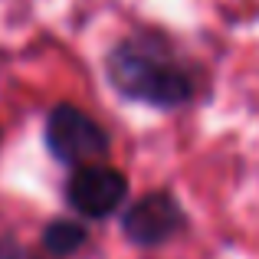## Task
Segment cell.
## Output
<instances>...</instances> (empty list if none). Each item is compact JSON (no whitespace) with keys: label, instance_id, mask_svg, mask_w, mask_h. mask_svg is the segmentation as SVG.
Returning <instances> with one entry per match:
<instances>
[{"label":"cell","instance_id":"5","mask_svg":"<svg viewBox=\"0 0 259 259\" xmlns=\"http://www.w3.org/2000/svg\"><path fill=\"white\" fill-rule=\"evenodd\" d=\"M82 243H85V230H82V223H76V220H53L43 233V246L50 249L53 256H69V253H76Z\"/></svg>","mask_w":259,"mask_h":259},{"label":"cell","instance_id":"3","mask_svg":"<svg viewBox=\"0 0 259 259\" xmlns=\"http://www.w3.org/2000/svg\"><path fill=\"white\" fill-rule=\"evenodd\" d=\"M128 194L125 174L105 164H92V167H79V174L69 181V207L79 210L82 217H108L112 210L121 207Z\"/></svg>","mask_w":259,"mask_h":259},{"label":"cell","instance_id":"4","mask_svg":"<svg viewBox=\"0 0 259 259\" xmlns=\"http://www.w3.org/2000/svg\"><path fill=\"white\" fill-rule=\"evenodd\" d=\"M184 227V213L171 194H148L125 213V233L141 246H158Z\"/></svg>","mask_w":259,"mask_h":259},{"label":"cell","instance_id":"2","mask_svg":"<svg viewBox=\"0 0 259 259\" xmlns=\"http://www.w3.org/2000/svg\"><path fill=\"white\" fill-rule=\"evenodd\" d=\"M46 145L63 164L92 167L108 151V135L76 105H56L46 118Z\"/></svg>","mask_w":259,"mask_h":259},{"label":"cell","instance_id":"6","mask_svg":"<svg viewBox=\"0 0 259 259\" xmlns=\"http://www.w3.org/2000/svg\"><path fill=\"white\" fill-rule=\"evenodd\" d=\"M0 259H36L30 249H23L13 240H0Z\"/></svg>","mask_w":259,"mask_h":259},{"label":"cell","instance_id":"1","mask_svg":"<svg viewBox=\"0 0 259 259\" xmlns=\"http://www.w3.org/2000/svg\"><path fill=\"white\" fill-rule=\"evenodd\" d=\"M108 79L128 99L148 105H181L194 95V79L174 50L154 33L128 36L108 56Z\"/></svg>","mask_w":259,"mask_h":259}]
</instances>
